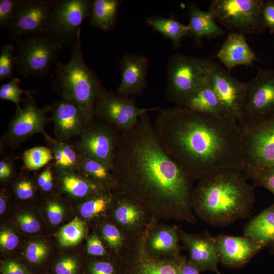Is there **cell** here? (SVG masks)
I'll use <instances>...</instances> for the list:
<instances>
[{"label": "cell", "instance_id": "cell-1", "mask_svg": "<svg viewBox=\"0 0 274 274\" xmlns=\"http://www.w3.org/2000/svg\"><path fill=\"white\" fill-rule=\"evenodd\" d=\"M112 172L117 189L142 204L152 217L194 224L195 181L163 150L149 112L121 132Z\"/></svg>", "mask_w": 274, "mask_h": 274}, {"label": "cell", "instance_id": "cell-2", "mask_svg": "<svg viewBox=\"0 0 274 274\" xmlns=\"http://www.w3.org/2000/svg\"><path fill=\"white\" fill-rule=\"evenodd\" d=\"M153 124L163 150L194 180L221 169L245 168L236 121L175 106L160 109Z\"/></svg>", "mask_w": 274, "mask_h": 274}, {"label": "cell", "instance_id": "cell-3", "mask_svg": "<svg viewBox=\"0 0 274 274\" xmlns=\"http://www.w3.org/2000/svg\"><path fill=\"white\" fill-rule=\"evenodd\" d=\"M255 199L254 186L247 182L243 171L224 168L198 180L193 189L192 206L206 223L224 226L248 217Z\"/></svg>", "mask_w": 274, "mask_h": 274}, {"label": "cell", "instance_id": "cell-4", "mask_svg": "<svg viewBox=\"0 0 274 274\" xmlns=\"http://www.w3.org/2000/svg\"><path fill=\"white\" fill-rule=\"evenodd\" d=\"M69 61H57L50 82L54 91L62 98L76 101L91 121L94 119V104L102 88L95 72L85 63L81 43V31L71 48Z\"/></svg>", "mask_w": 274, "mask_h": 274}, {"label": "cell", "instance_id": "cell-5", "mask_svg": "<svg viewBox=\"0 0 274 274\" xmlns=\"http://www.w3.org/2000/svg\"><path fill=\"white\" fill-rule=\"evenodd\" d=\"M263 0H212L209 9L229 32L258 35L267 28L262 17Z\"/></svg>", "mask_w": 274, "mask_h": 274}, {"label": "cell", "instance_id": "cell-6", "mask_svg": "<svg viewBox=\"0 0 274 274\" xmlns=\"http://www.w3.org/2000/svg\"><path fill=\"white\" fill-rule=\"evenodd\" d=\"M246 99L238 124L247 129L274 119V70L258 67L247 83Z\"/></svg>", "mask_w": 274, "mask_h": 274}, {"label": "cell", "instance_id": "cell-7", "mask_svg": "<svg viewBox=\"0 0 274 274\" xmlns=\"http://www.w3.org/2000/svg\"><path fill=\"white\" fill-rule=\"evenodd\" d=\"M62 49L44 35H29L16 42L15 69L24 78L47 76Z\"/></svg>", "mask_w": 274, "mask_h": 274}, {"label": "cell", "instance_id": "cell-8", "mask_svg": "<svg viewBox=\"0 0 274 274\" xmlns=\"http://www.w3.org/2000/svg\"><path fill=\"white\" fill-rule=\"evenodd\" d=\"M207 79L201 58L175 54L167 67L166 97L176 106L184 107Z\"/></svg>", "mask_w": 274, "mask_h": 274}, {"label": "cell", "instance_id": "cell-9", "mask_svg": "<svg viewBox=\"0 0 274 274\" xmlns=\"http://www.w3.org/2000/svg\"><path fill=\"white\" fill-rule=\"evenodd\" d=\"M91 0H55L45 36L60 47L72 48L84 20L90 17Z\"/></svg>", "mask_w": 274, "mask_h": 274}, {"label": "cell", "instance_id": "cell-10", "mask_svg": "<svg viewBox=\"0 0 274 274\" xmlns=\"http://www.w3.org/2000/svg\"><path fill=\"white\" fill-rule=\"evenodd\" d=\"M47 107L39 108L31 96L26 95L15 114L7 129L1 139V151L4 149H15L33 135L40 133L46 141L52 138L45 128L51 120L48 116Z\"/></svg>", "mask_w": 274, "mask_h": 274}, {"label": "cell", "instance_id": "cell-11", "mask_svg": "<svg viewBox=\"0 0 274 274\" xmlns=\"http://www.w3.org/2000/svg\"><path fill=\"white\" fill-rule=\"evenodd\" d=\"M207 79L218 97L223 116L239 121L247 94L248 84L237 80L217 62L201 58Z\"/></svg>", "mask_w": 274, "mask_h": 274}, {"label": "cell", "instance_id": "cell-12", "mask_svg": "<svg viewBox=\"0 0 274 274\" xmlns=\"http://www.w3.org/2000/svg\"><path fill=\"white\" fill-rule=\"evenodd\" d=\"M120 134L115 126L94 116L93 121L76 138L74 144L84 155L103 163L112 170Z\"/></svg>", "mask_w": 274, "mask_h": 274}, {"label": "cell", "instance_id": "cell-13", "mask_svg": "<svg viewBox=\"0 0 274 274\" xmlns=\"http://www.w3.org/2000/svg\"><path fill=\"white\" fill-rule=\"evenodd\" d=\"M160 109V107L140 108L136 105L134 97L120 96L102 87L95 101L94 114L122 132L133 127L142 115Z\"/></svg>", "mask_w": 274, "mask_h": 274}, {"label": "cell", "instance_id": "cell-14", "mask_svg": "<svg viewBox=\"0 0 274 274\" xmlns=\"http://www.w3.org/2000/svg\"><path fill=\"white\" fill-rule=\"evenodd\" d=\"M55 0H19L7 28L16 42L29 35L46 33Z\"/></svg>", "mask_w": 274, "mask_h": 274}, {"label": "cell", "instance_id": "cell-15", "mask_svg": "<svg viewBox=\"0 0 274 274\" xmlns=\"http://www.w3.org/2000/svg\"><path fill=\"white\" fill-rule=\"evenodd\" d=\"M146 232L125 247L122 274H179V255L160 257L150 254L144 244Z\"/></svg>", "mask_w": 274, "mask_h": 274}, {"label": "cell", "instance_id": "cell-16", "mask_svg": "<svg viewBox=\"0 0 274 274\" xmlns=\"http://www.w3.org/2000/svg\"><path fill=\"white\" fill-rule=\"evenodd\" d=\"M242 138L245 168L274 165V119L242 130Z\"/></svg>", "mask_w": 274, "mask_h": 274}, {"label": "cell", "instance_id": "cell-17", "mask_svg": "<svg viewBox=\"0 0 274 274\" xmlns=\"http://www.w3.org/2000/svg\"><path fill=\"white\" fill-rule=\"evenodd\" d=\"M51 114L54 134L59 141L77 138L92 121L75 100L61 97L47 106Z\"/></svg>", "mask_w": 274, "mask_h": 274}, {"label": "cell", "instance_id": "cell-18", "mask_svg": "<svg viewBox=\"0 0 274 274\" xmlns=\"http://www.w3.org/2000/svg\"><path fill=\"white\" fill-rule=\"evenodd\" d=\"M211 238L217 248L220 262L230 267L244 265L264 247L258 242L244 235L218 234L211 236Z\"/></svg>", "mask_w": 274, "mask_h": 274}, {"label": "cell", "instance_id": "cell-19", "mask_svg": "<svg viewBox=\"0 0 274 274\" xmlns=\"http://www.w3.org/2000/svg\"><path fill=\"white\" fill-rule=\"evenodd\" d=\"M115 199L114 217L127 235L134 238L150 226V214L139 202L118 189Z\"/></svg>", "mask_w": 274, "mask_h": 274}, {"label": "cell", "instance_id": "cell-20", "mask_svg": "<svg viewBox=\"0 0 274 274\" xmlns=\"http://www.w3.org/2000/svg\"><path fill=\"white\" fill-rule=\"evenodd\" d=\"M121 81L117 93L122 96L141 95L147 86V75L149 60L144 56L126 53L119 63Z\"/></svg>", "mask_w": 274, "mask_h": 274}, {"label": "cell", "instance_id": "cell-21", "mask_svg": "<svg viewBox=\"0 0 274 274\" xmlns=\"http://www.w3.org/2000/svg\"><path fill=\"white\" fill-rule=\"evenodd\" d=\"M179 232L188 251L189 262L199 271L218 272L219 257L211 236L195 235L181 230Z\"/></svg>", "mask_w": 274, "mask_h": 274}, {"label": "cell", "instance_id": "cell-22", "mask_svg": "<svg viewBox=\"0 0 274 274\" xmlns=\"http://www.w3.org/2000/svg\"><path fill=\"white\" fill-rule=\"evenodd\" d=\"M214 57L218 58L229 71L238 65L253 66L257 59L245 36L236 32L228 33Z\"/></svg>", "mask_w": 274, "mask_h": 274}, {"label": "cell", "instance_id": "cell-23", "mask_svg": "<svg viewBox=\"0 0 274 274\" xmlns=\"http://www.w3.org/2000/svg\"><path fill=\"white\" fill-rule=\"evenodd\" d=\"M146 230L145 246L147 251L156 256L175 257L178 254L179 233L174 227L161 225Z\"/></svg>", "mask_w": 274, "mask_h": 274}, {"label": "cell", "instance_id": "cell-24", "mask_svg": "<svg viewBox=\"0 0 274 274\" xmlns=\"http://www.w3.org/2000/svg\"><path fill=\"white\" fill-rule=\"evenodd\" d=\"M187 8L188 36L193 38L195 45H200L204 37L214 39L225 34L224 30L217 24L211 11H202L193 3H190Z\"/></svg>", "mask_w": 274, "mask_h": 274}, {"label": "cell", "instance_id": "cell-25", "mask_svg": "<svg viewBox=\"0 0 274 274\" xmlns=\"http://www.w3.org/2000/svg\"><path fill=\"white\" fill-rule=\"evenodd\" d=\"M46 142L53 156L51 163L55 172H78L83 153L74 144L53 138Z\"/></svg>", "mask_w": 274, "mask_h": 274}, {"label": "cell", "instance_id": "cell-26", "mask_svg": "<svg viewBox=\"0 0 274 274\" xmlns=\"http://www.w3.org/2000/svg\"><path fill=\"white\" fill-rule=\"evenodd\" d=\"M58 175L61 189L72 197L93 196L105 192L106 188L78 172H65Z\"/></svg>", "mask_w": 274, "mask_h": 274}, {"label": "cell", "instance_id": "cell-27", "mask_svg": "<svg viewBox=\"0 0 274 274\" xmlns=\"http://www.w3.org/2000/svg\"><path fill=\"white\" fill-rule=\"evenodd\" d=\"M244 235L258 242L264 247L274 246V203L246 224Z\"/></svg>", "mask_w": 274, "mask_h": 274}, {"label": "cell", "instance_id": "cell-28", "mask_svg": "<svg viewBox=\"0 0 274 274\" xmlns=\"http://www.w3.org/2000/svg\"><path fill=\"white\" fill-rule=\"evenodd\" d=\"M119 0H92L91 3L89 24L103 31H108L115 26Z\"/></svg>", "mask_w": 274, "mask_h": 274}, {"label": "cell", "instance_id": "cell-29", "mask_svg": "<svg viewBox=\"0 0 274 274\" xmlns=\"http://www.w3.org/2000/svg\"><path fill=\"white\" fill-rule=\"evenodd\" d=\"M184 107L200 113L223 116L220 100L208 79L194 92Z\"/></svg>", "mask_w": 274, "mask_h": 274}, {"label": "cell", "instance_id": "cell-30", "mask_svg": "<svg viewBox=\"0 0 274 274\" xmlns=\"http://www.w3.org/2000/svg\"><path fill=\"white\" fill-rule=\"evenodd\" d=\"M146 23L154 30L171 40L173 47H179L182 39L189 35V27L175 18L151 16L146 19Z\"/></svg>", "mask_w": 274, "mask_h": 274}, {"label": "cell", "instance_id": "cell-31", "mask_svg": "<svg viewBox=\"0 0 274 274\" xmlns=\"http://www.w3.org/2000/svg\"><path fill=\"white\" fill-rule=\"evenodd\" d=\"M78 172L94 180L106 188L117 189L111 169L103 163L83 154Z\"/></svg>", "mask_w": 274, "mask_h": 274}, {"label": "cell", "instance_id": "cell-32", "mask_svg": "<svg viewBox=\"0 0 274 274\" xmlns=\"http://www.w3.org/2000/svg\"><path fill=\"white\" fill-rule=\"evenodd\" d=\"M25 169L36 170L46 166L53 160L50 149L44 146H37L25 150L22 154Z\"/></svg>", "mask_w": 274, "mask_h": 274}, {"label": "cell", "instance_id": "cell-33", "mask_svg": "<svg viewBox=\"0 0 274 274\" xmlns=\"http://www.w3.org/2000/svg\"><path fill=\"white\" fill-rule=\"evenodd\" d=\"M247 180L255 186L264 187L274 196V165L246 167L243 171Z\"/></svg>", "mask_w": 274, "mask_h": 274}, {"label": "cell", "instance_id": "cell-34", "mask_svg": "<svg viewBox=\"0 0 274 274\" xmlns=\"http://www.w3.org/2000/svg\"><path fill=\"white\" fill-rule=\"evenodd\" d=\"M84 232L83 222L75 217L60 229L58 234V241L62 246H74L81 241Z\"/></svg>", "mask_w": 274, "mask_h": 274}, {"label": "cell", "instance_id": "cell-35", "mask_svg": "<svg viewBox=\"0 0 274 274\" xmlns=\"http://www.w3.org/2000/svg\"><path fill=\"white\" fill-rule=\"evenodd\" d=\"M113 199L112 195L106 194L105 191L93 196L82 204L81 215L85 218H92L104 212Z\"/></svg>", "mask_w": 274, "mask_h": 274}, {"label": "cell", "instance_id": "cell-36", "mask_svg": "<svg viewBox=\"0 0 274 274\" xmlns=\"http://www.w3.org/2000/svg\"><path fill=\"white\" fill-rule=\"evenodd\" d=\"M20 79L13 77L11 80L0 87V98L2 99L9 100L16 105V108L20 107L22 99L21 96L23 94L30 95L35 92L32 90H25L19 86Z\"/></svg>", "mask_w": 274, "mask_h": 274}, {"label": "cell", "instance_id": "cell-37", "mask_svg": "<svg viewBox=\"0 0 274 274\" xmlns=\"http://www.w3.org/2000/svg\"><path fill=\"white\" fill-rule=\"evenodd\" d=\"M13 45L7 44L2 46L0 53V80L12 79L14 73L15 56Z\"/></svg>", "mask_w": 274, "mask_h": 274}, {"label": "cell", "instance_id": "cell-38", "mask_svg": "<svg viewBox=\"0 0 274 274\" xmlns=\"http://www.w3.org/2000/svg\"><path fill=\"white\" fill-rule=\"evenodd\" d=\"M47 255V247L44 244L39 242L30 243L25 252L27 261L33 265H39L42 263Z\"/></svg>", "mask_w": 274, "mask_h": 274}, {"label": "cell", "instance_id": "cell-39", "mask_svg": "<svg viewBox=\"0 0 274 274\" xmlns=\"http://www.w3.org/2000/svg\"><path fill=\"white\" fill-rule=\"evenodd\" d=\"M102 235L108 243L113 248H121L124 239L119 229L113 224H106L102 228Z\"/></svg>", "mask_w": 274, "mask_h": 274}, {"label": "cell", "instance_id": "cell-40", "mask_svg": "<svg viewBox=\"0 0 274 274\" xmlns=\"http://www.w3.org/2000/svg\"><path fill=\"white\" fill-rule=\"evenodd\" d=\"M80 265L76 259L65 257L57 261L53 265L54 274H78Z\"/></svg>", "mask_w": 274, "mask_h": 274}, {"label": "cell", "instance_id": "cell-41", "mask_svg": "<svg viewBox=\"0 0 274 274\" xmlns=\"http://www.w3.org/2000/svg\"><path fill=\"white\" fill-rule=\"evenodd\" d=\"M19 0L0 1V28L5 29L9 27L14 10Z\"/></svg>", "mask_w": 274, "mask_h": 274}, {"label": "cell", "instance_id": "cell-42", "mask_svg": "<svg viewBox=\"0 0 274 274\" xmlns=\"http://www.w3.org/2000/svg\"><path fill=\"white\" fill-rule=\"evenodd\" d=\"M14 192L16 196L23 200L32 197L35 194V186L33 182L26 178L18 180L15 186Z\"/></svg>", "mask_w": 274, "mask_h": 274}, {"label": "cell", "instance_id": "cell-43", "mask_svg": "<svg viewBox=\"0 0 274 274\" xmlns=\"http://www.w3.org/2000/svg\"><path fill=\"white\" fill-rule=\"evenodd\" d=\"M53 167L51 162L46 166L43 170L39 175L37 184L44 192L50 191L53 186Z\"/></svg>", "mask_w": 274, "mask_h": 274}, {"label": "cell", "instance_id": "cell-44", "mask_svg": "<svg viewBox=\"0 0 274 274\" xmlns=\"http://www.w3.org/2000/svg\"><path fill=\"white\" fill-rule=\"evenodd\" d=\"M15 156L3 154L0 160L1 180L6 181L11 178L15 170Z\"/></svg>", "mask_w": 274, "mask_h": 274}, {"label": "cell", "instance_id": "cell-45", "mask_svg": "<svg viewBox=\"0 0 274 274\" xmlns=\"http://www.w3.org/2000/svg\"><path fill=\"white\" fill-rule=\"evenodd\" d=\"M87 274H116L114 265L110 261H96L91 262L87 267Z\"/></svg>", "mask_w": 274, "mask_h": 274}, {"label": "cell", "instance_id": "cell-46", "mask_svg": "<svg viewBox=\"0 0 274 274\" xmlns=\"http://www.w3.org/2000/svg\"><path fill=\"white\" fill-rule=\"evenodd\" d=\"M17 221L22 230L27 233H36L41 228L39 222L28 214L19 215L17 217Z\"/></svg>", "mask_w": 274, "mask_h": 274}, {"label": "cell", "instance_id": "cell-47", "mask_svg": "<svg viewBox=\"0 0 274 274\" xmlns=\"http://www.w3.org/2000/svg\"><path fill=\"white\" fill-rule=\"evenodd\" d=\"M262 17L266 27L271 33H274V2L264 1L262 8Z\"/></svg>", "mask_w": 274, "mask_h": 274}, {"label": "cell", "instance_id": "cell-48", "mask_svg": "<svg viewBox=\"0 0 274 274\" xmlns=\"http://www.w3.org/2000/svg\"><path fill=\"white\" fill-rule=\"evenodd\" d=\"M1 271L2 274H29L24 265L13 260L4 261L1 265Z\"/></svg>", "mask_w": 274, "mask_h": 274}, {"label": "cell", "instance_id": "cell-49", "mask_svg": "<svg viewBox=\"0 0 274 274\" xmlns=\"http://www.w3.org/2000/svg\"><path fill=\"white\" fill-rule=\"evenodd\" d=\"M47 216L50 222L54 225L59 224L63 218L62 206L56 201H49L47 207Z\"/></svg>", "mask_w": 274, "mask_h": 274}, {"label": "cell", "instance_id": "cell-50", "mask_svg": "<svg viewBox=\"0 0 274 274\" xmlns=\"http://www.w3.org/2000/svg\"><path fill=\"white\" fill-rule=\"evenodd\" d=\"M18 236L10 230L2 231L0 233V244L4 249L11 250L18 245Z\"/></svg>", "mask_w": 274, "mask_h": 274}, {"label": "cell", "instance_id": "cell-51", "mask_svg": "<svg viewBox=\"0 0 274 274\" xmlns=\"http://www.w3.org/2000/svg\"><path fill=\"white\" fill-rule=\"evenodd\" d=\"M87 252L94 256H101L105 254V248L99 238L96 235L91 236L87 242Z\"/></svg>", "mask_w": 274, "mask_h": 274}, {"label": "cell", "instance_id": "cell-52", "mask_svg": "<svg viewBox=\"0 0 274 274\" xmlns=\"http://www.w3.org/2000/svg\"><path fill=\"white\" fill-rule=\"evenodd\" d=\"M178 263L179 274H200V271L188 260L179 255Z\"/></svg>", "mask_w": 274, "mask_h": 274}, {"label": "cell", "instance_id": "cell-53", "mask_svg": "<svg viewBox=\"0 0 274 274\" xmlns=\"http://www.w3.org/2000/svg\"><path fill=\"white\" fill-rule=\"evenodd\" d=\"M4 192L1 193L0 197V214H3L6 208V197Z\"/></svg>", "mask_w": 274, "mask_h": 274}, {"label": "cell", "instance_id": "cell-54", "mask_svg": "<svg viewBox=\"0 0 274 274\" xmlns=\"http://www.w3.org/2000/svg\"><path fill=\"white\" fill-rule=\"evenodd\" d=\"M216 274H221V273L220 272H219V271H218V272H217L216 273Z\"/></svg>", "mask_w": 274, "mask_h": 274}, {"label": "cell", "instance_id": "cell-55", "mask_svg": "<svg viewBox=\"0 0 274 274\" xmlns=\"http://www.w3.org/2000/svg\"><path fill=\"white\" fill-rule=\"evenodd\" d=\"M273 2H274V0H273Z\"/></svg>", "mask_w": 274, "mask_h": 274}]
</instances>
